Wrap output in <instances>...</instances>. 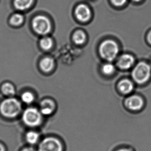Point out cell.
Instances as JSON below:
<instances>
[{
	"instance_id": "obj_9",
	"label": "cell",
	"mask_w": 151,
	"mask_h": 151,
	"mask_svg": "<svg viewBox=\"0 0 151 151\" xmlns=\"http://www.w3.org/2000/svg\"><path fill=\"white\" fill-rule=\"evenodd\" d=\"M134 58L131 55L124 54L120 57L118 60L117 64L119 67L122 69H129L133 65Z\"/></svg>"
},
{
	"instance_id": "obj_12",
	"label": "cell",
	"mask_w": 151,
	"mask_h": 151,
	"mask_svg": "<svg viewBox=\"0 0 151 151\" xmlns=\"http://www.w3.org/2000/svg\"><path fill=\"white\" fill-rule=\"evenodd\" d=\"M41 70L45 72H49L54 67V61L52 58L45 57L41 60L40 63Z\"/></svg>"
},
{
	"instance_id": "obj_11",
	"label": "cell",
	"mask_w": 151,
	"mask_h": 151,
	"mask_svg": "<svg viewBox=\"0 0 151 151\" xmlns=\"http://www.w3.org/2000/svg\"><path fill=\"white\" fill-rule=\"evenodd\" d=\"M25 140L27 143L31 146L37 145L40 142V135L39 134L34 131H29L25 135Z\"/></svg>"
},
{
	"instance_id": "obj_10",
	"label": "cell",
	"mask_w": 151,
	"mask_h": 151,
	"mask_svg": "<svg viewBox=\"0 0 151 151\" xmlns=\"http://www.w3.org/2000/svg\"><path fill=\"white\" fill-rule=\"evenodd\" d=\"M55 108V103L53 101L49 99L45 100L40 104V112L43 115L49 116L53 113Z\"/></svg>"
},
{
	"instance_id": "obj_20",
	"label": "cell",
	"mask_w": 151,
	"mask_h": 151,
	"mask_svg": "<svg viewBox=\"0 0 151 151\" xmlns=\"http://www.w3.org/2000/svg\"><path fill=\"white\" fill-rule=\"evenodd\" d=\"M23 102L26 104H31L34 100V96L32 93L25 92L23 93L21 96Z\"/></svg>"
},
{
	"instance_id": "obj_15",
	"label": "cell",
	"mask_w": 151,
	"mask_h": 151,
	"mask_svg": "<svg viewBox=\"0 0 151 151\" xmlns=\"http://www.w3.org/2000/svg\"><path fill=\"white\" fill-rule=\"evenodd\" d=\"M73 39L76 44L82 45L86 40V34H85L84 32L81 30L76 31L73 35Z\"/></svg>"
},
{
	"instance_id": "obj_24",
	"label": "cell",
	"mask_w": 151,
	"mask_h": 151,
	"mask_svg": "<svg viewBox=\"0 0 151 151\" xmlns=\"http://www.w3.org/2000/svg\"><path fill=\"white\" fill-rule=\"evenodd\" d=\"M0 151H5V147L1 143H0Z\"/></svg>"
},
{
	"instance_id": "obj_22",
	"label": "cell",
	"mask_w": 151,
	"mask_h": 151,
	"mask_svg": "<svg viewBox=\"0 0 151 151\" xmlns=\"http://www.w3.org/2000/svg\"><path fill=\"white\" fill-rule=\"evenodd\" d=\"M21 151H37V150L33 147V146H29L23 148Z\"/></svg>"
},
{
	"instance_id": "obj_21",
	"label": "cell",
	"mask_w": 151,
	"mask_h": 151,
	"mask_svg": "<svg viewBox=\"0 0 151 151\" xmlns=\"http://www.w3.org/2000/svg\"><path fill=\"white\" fill-rule=\"evenodd\" d=\"M127 0H111L112 4L116 6H122L126 3Z\"/></svg>"
},
{
	"instance_id": "obj_2",
	"label": "cell",
	"mask_w": 151,
	"mask_h": 151,
	"mask_svg": "<svg viewBox=\"0 0 151 151\" xmlns=\"http://www.w3.org/2000/svg\"><path fill=\"white\" fill-rule=\"evenodd\" d=\"M119 51L117 43L110 39L103 41L99 47V52L101 57L108 61H112L116 58Z\"/></svg>"
},
{
	"instance_id": "obj_25",
	"label": "cell",
	"mask_w": 151,
	"mask_h": 151,
	"mask_svg": "<svg viewBox=\"0 0 151 151\" xmlns=\"http://www.w3.org/2000/svg\"><path fill=\"white\" fill-rule=\"evenodd\" d=\"M116 151H131L129 149H119L116 150Z\"/></svg>"
},
{
	"instance_id": "obj_3",
	"label": "cell",
	"mask_w": 151,
	"mask_h": 151,
	"mask_svg": "<svg viewBox=\"0 0 151 151\" xmlns=\"http://www.w3.org/2000/svg\"><path fill=\"white\" fill-rule=\"evenodd\" d=\"M37 151H64V146L59 139L45 137L38 143Z\"/></svg>"
},
{
	"instance_id": "obj_14",
	"label": "cell",
	"mask_w": 151,
	"mask_h": 151,
	"mask_svg": "<svg viewBox=\"0 0 151 151\" xmlns=\"http://www.w3.org/2000/svg\"><path fill=\"white\" fill-rule=\"evenodd\" d=\"M34 3V0H14V5L17 9L23 11L29 9Z\"/></svg>"
},
{
	"instance_id": "obj_16",
	"label": "cell",
	"mask_w": 151,
	"mask_h": 151,
	"mask_svg": "<svg viewBox=\"0 0 151 151\" xmlns=\"http://www.w3.org/2000/svg\"><path fill=\"white\" fill-rule=\"evenodd\" d=\"M24 20V17L23 15L16 13L13 14L12 16L11 17L10 19V23L11 24L14 26V27H18L20 25Z\"/></svg>"
},
{
	"instance_id": "obj_13",
	"label": "cell",
	"mask_w": 151,
	"mask_h": 151,
	"mask_svg": "<svg viewBox=\"0 0 151 151\" xmlns=\"http://www.w3.org/2000/svg\"><path fill=\"white\" fill-rule=\"evenodd\" d=\"M118 87L121 92L128 94L132 91L134 86L132 82L128 80H123L121 81L118 85Z\"/></svg>"
},
{
	"instance_id": "obj_4",
	"label": "cell",
	"mask_w": 151,
	"mask_h": 151,
	"mask_svg": "<svg viewBox=\"0 0 151 151\" xmlns=\"http://www.w3.org/2000/svg\"><path fill=\"white\" fill-rule=\"evenodd\" d=\"M151 75V68L147 63L141 62L133 70L132 77L135 82L139 84L145 83L149 79Z\"/></svg>"
},
{
	"instance_id": "obj_26",
	"label": "cell",
	"mask_w": 151,
	"mask_h": 151,
	"mask_svg": "<svg viewBox=\"0 0 151 151\" xmlns=\"http://www.w3.org/2000/svg\"><path fill=\"white\" fill-rule=\"evenodd\" d=\"M133 1H134V2H139V1H140L141 0H133Z\"/></svg>"
},
{
	"instance_id": "obj_7",
	"label": "cell",
	"mask_w": 151,
	"mask_h": 151,
	"mask_svg": "<svg viewBox=\"0 0 151 151\" xmlns=\"http://www.w3.org/2000/svg\"><path fill=\"white\" fill-rule=\"evenodd\" d=\"M75 15L78 20L82 22L88 21L91 16L90 8L85 4H80L76 8Z\"/></svg>"
},
{
	"instance_id": "obj_6",
	"label": "cell",
	"mask_w": 151,
	"mask_h": 151,
	"mask_svg": "<svg viewBox=\"0 0 151 151\" xmlns=\"http://www.w3.org/2000/svg\"><path fill=\"white\" fill-rule=\"evenodd\" d=\"M32 26L36 33L40 35H45L51 31L50 21L47 17L39 15L33 19Z\"/></svg>"
},
{
	"instance_id": "obj_18",
	"label": "cell",
	"mask_w": 151,
	"mask_h": 151,
	"mask_svg": "<svg viewBox=\"0 0 151 151\" xmlns=\"http://www.w3.org/2000/svg\"><path fill=\"white\" fill-rule=\"evenodd\" d=\"M41 47L45 51L49 50L52 47L53 42L52 39L50 37H44L40 42Z\"/></svg>"
},
{
	"instance_id": "obj_5",
	"label": "cell",
	"mask_w": 151,
	"mask_h": 151,
	"mask_svg": "<svg viewBox=\"0 0 151 151\" xmlns=\"http://www.w3.org/2000/svg\"><path fill=\"white\" fill-rule=\"evenodd\" d=\"M22 120L27 126L35 127L41 124L42 119L41 113L39 110L36 108H29L23 112Z\"/></svg>"
},
{
	"instance_id": "obj_17",
	"label": "cell",
	"mask_w": 151,
	"mask_h": 151,
	"mask_svg": "<svg viewBox=\"0 0 151 151\" xmlns=\"http://www.w3.org/2000/svg\"><path fill=\"white\" fill-rule=\"evenodd\" d=\"M2 90L4 94L8 96H12L15 94V89L12 84L10 83L4 84L2 87Z\"/></svg>"
},
{
	"instance_id": "obj_23",
	"label": "cell",
	"mask_w": 151,
	"mask_h": 151,
	"mask_svg": "<svg viewBox=\"0 0 151 151\" xmlns=\"http://www.w3.org/2000/svg\"><path fill=\"white\" fill-rule=\"evenodd\" d=\"M147 39H148L149 42L151 44V31L150 32L148 36H147Z\"/></svg>"
},
{
	"instance_id": "obj_8",
	"label": "cell",
	"mask_w": 151,
	"mask_h": 151,
	"mask_svg": "<svg viewBox=\"0 0 151 151\" xmlns=\"http://www.w3.org/2000/svg\"><path fill=\"white\" fill-rule=\"evenodd\" d=\"M143 105V100L137 96H130L125 101V105L131 110H139L142 107Z\"/></svg>"
},
{
	"instance_id": "obj_19",
	"label": "cell",
	"mask_w": 151,
	"mask_h": 151,
	"mask_svg": "<svg viewBox=\"0 0 151 151\" xmlns=\"http://www.w3.org/2000/svg\"><path fill=\"white\" fill-rule=\"evenodd\" d=\"M102 72L103 73L107 76H110L114 73L115 68L114 65L111 63H106L103 65L102 68Z\"/></svg>"
},
{
	"instance_id": "obj_1",
	"label": "cell",
	"mask_w": 151,
	"mask_h": 151,
	"mask_svg": "<svg viewBox=\"0 0 151 151\" xmlns=\"http://www.w3.org/2000/svg\"><path fill=\"white\" fill-rule=\"evenodd\" d=\"M21 110V105L18 100L8 98L4 100L0 105V111L4 116L7 118H14Z\"/></svg>"
}]
</instances>
